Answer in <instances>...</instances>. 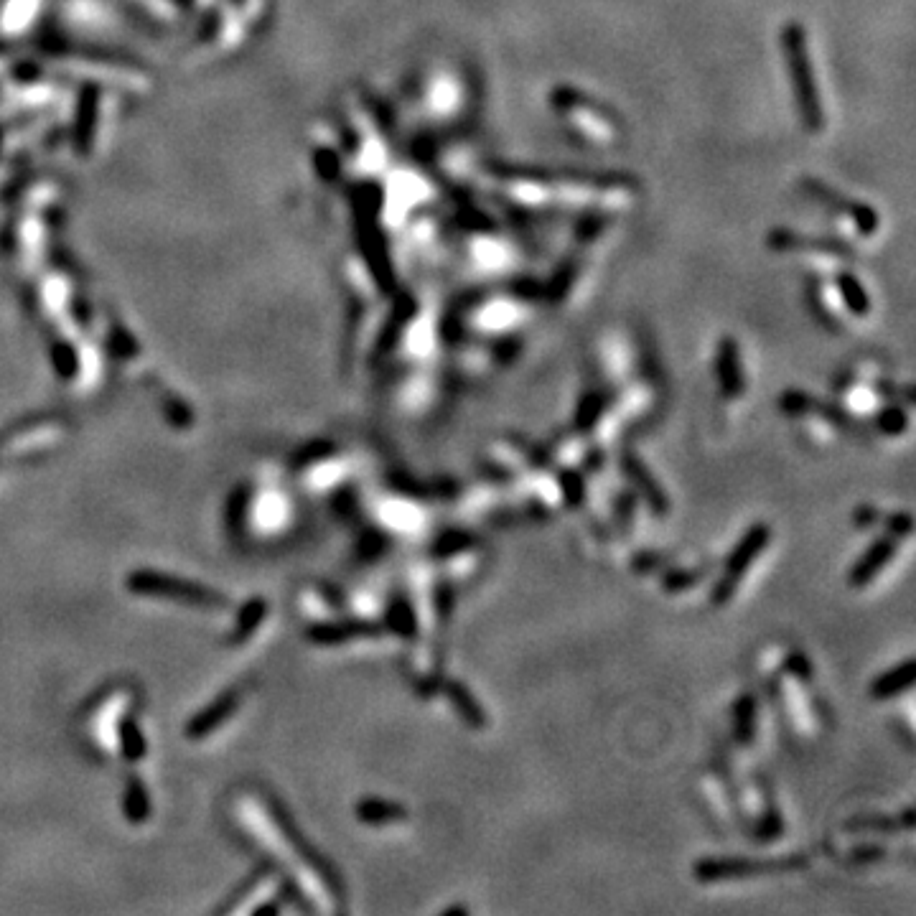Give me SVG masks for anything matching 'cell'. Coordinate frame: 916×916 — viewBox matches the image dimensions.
I'll return each instance as SVG.
<instances>
[{
  "mask_svg": "<svg viewBox=\"0 0 916 916\" xmlns=\"http://www.w3.org/2000/svg\"><path fill=\"white\" fill-rule=\"evenodd\" d=\"M128 588L138 596H151V598H168V601H179V604L189 606H207V609H219L227 606V598L219 596L214 588L199 586V583L184 581V578L174 576H161V573H151V570H138L128 578Z\"/></svg>",
  "mask_w": 916,
  "mask_h": 916,
  "instance_id": "1",
  "label": "cell"
},
{
  "mask_svg": "<svg viewBox=\"0 0 916 916\" xmlns=\"http://www.w3.org/2000/svg\"><path fill=\"white\" fill-rule=\"evenodd\" d=\"M769 540H771V530L766 525L749 527V532L738 540L736 550L728 555L721 581L715 583V588H713L715 604H726V601H731L733 593H736V588H738V583H741L743 576L749 573L751 565L759 560V555L764 553L766 545H769Z\"/></svg>",
  "mask_w": 916,
  "mask_h": 916,
  "instance_id": "2",
  "label": "cell"
},
{
  "mask_svg": "<svg viewBox=\"0 0 916 916\" xmlns=\"http://www.w3.org/2000/svg\"><path fill=\"white\" fill-rule=\"evenodd\" d=\"M802 866V861L797 858H787V861H698L695 863V878L703 883H718V881H731V878H751L761 876V873L771 871H789V868Z\"/></svg>",
  "mask_w": 916,
  "mask_h": 916,
  "instance_id": "3",
  "label": "cell"
},
{
  "mask_svg": "<svg viewBox=\"0 0 916 916\" xmlns=\"http://www.w3.org/2000/svg\"><path fill=\"white\" fill-rule=\"evenodd\" d=\"M621 469H624L626 479L637 486L639 497H642L644 502L654 509V512L660 514V517L662 514H667V507H670V504H667V497H665V492H662V486L657 484V479L649 474L647 466H644L642 461L634 456V453H626V456L621 458Z\"/></svg>",
  "mask_w": 916,
  "mask_h": 916,
  "instance_id": "4",
  "label": "cell"
},
{
  "mask_svg": "<svg viewBox=\"0 0 916 916\" xmlns=\"http://www.w3.org/2000/svg\"><path fill=\"white\" fill-rule=\"evenodd\" d=\"M894 553H896V542L891 535L873 542L871 548L866 550V555H863V558L853 565V570H850V578H848L850 586H855V588L868 586V583H871L873 578H876L878 573L889 565V560L894 558Z\"/></svg>",
  "mask_w": 916,
  "mask_h": 916,
  "instance_id": "5",
  "label": "cell"
},
{
  "mask_svg": "<svg viewBox=\"0 0 916 916\" xmlns=\"http://www.w3.org/2000/svg\"><path fill=\"white\" fill-rule=\"evenodd\" d=\"M237 703H240V693H237V690H227V693L219 695V698L214 700V703L209 705L207 710H202V713L196 715L194 721H191L189 726H186V733H189V738L209 736V733H212L214 728L222 726V723L227 721L229 715L235 713Z\"/></svg>",
  "mask_w": 916,
  "mask_h": 916,
  "instance_id": "6",
  "label": "cell"
},
{
  "mask_svg": "<svg viewBox=\"0 0 916 916\" xmlns=\"http://www.w3.org/2000/svg\"><path fill=\"white\" fill-rule=\"evenodd\" d=\"M911 687H914V660H904L901 665L891 667L881 677H876L868 693L873 700H894L909 693Z\"/></svg>",
  "mask_w": 916,
  "mask_h": 916,
  "instance_id": "7",
  "label": "cell"
},
{
  "mask_svg": "<svg viewBox=\"0 0 916 916\" xmlns=\"http://www.w3.org/2000/svg\"><path fill=\"white\" fill-rule=\"evenodd\" d=\"M377 634H380V626H375V624H364V621H344V624L316 626V629H311L308 637L319 644H341V642H352V639H362V637H377Z\"/></svg>",
  "mask_w": 916,
  "mask_h": 916,
  "instance_id": "8",
  "label": "cell"
},
{
  "mask_svg": "<svg viewBox=\"0 0 916 916\" xmlns=\"http://www.w3.org/2000/svg\"><path fill=\"white\" fill-rule=\"evenodd\" d=\"M357 817L367 825H392V822H403L408 817L405 807H400L397 802H387V799L367 797L357 805Z\"/></svg>",
  "mask_w": 916,
  "mask_h": 916,
  "instance_id": "9",
  "label": "cell"
},
{
  "mask_svg": "<svg viewBox=\"0 0 916 916\" xmlns=\"http://www.w3.org/2000/svg\"><path fill=\"white\" fill-rule=\"evenodd\" d=\"M446 698L451 700L453 708H456V713L461 715L469 726H474V728L486 726V715H484V710H481L479 700H476L474 695H471V690H466L461 682H453V680L448 682Z\"/></svg>",
  "mask_w": 916,
  "mask_h": 916,
  "instance_id": "10",
  "label": "cell"
},
{
  "mask_svg": "<svg viewBox=\"0 0 916 916\" xmlns=\"http://www.w3.org/2000/svg\"><path fill=\"white\" fill-rule=\"evenodd\" d=\"M718 375H721V385L723 392L728 397H738L743 392V377H741V364H738V352L736 344H726L721 352V369H718Z\"/></svg>",
  "mask_w": 916,
  "mask_h": 916,
  "instance_id": "11",
  "label": "cell"
},
{
  "mask_svg": "<svg viewBox=\"0 0 916 916\" xmlns=\"http://www.w3.org/2000/svg\"><path fill=\"white\" fill-rule=\"evenodd\" d=\"M125 812H128L130 822H146L151 805H148V792L138 779H130L128 789H125Z\"/></svg>",
  "mask_w": 916,
  "mask_h": 916,
  "instance_id": "12",
  "label": "cell"
},
{
  "mask_svg": "<svg viewBox=\"0 0 916 916\" xmlns=\"http://www.w3.org/2000/svg\"><path fill=\"white\" fill-rule=\"evenodd\" d=\"M265 614H268V604H265V601H260V598L250 601V604L242 609L240 619H237L235 637H232V642H242L245 637H250L252 629H255V626L265 619Z\"/></svg>",
  "mask_w": 916,
  "mask_h": 916,
  "instance_id": "13",
  "label": "cell"
},
{
  "mask_svg": "<svg viewBox=\"0 0 916 916\" xmlns=\"http://www.w3.org/2000/svg\"><path fill=\"white\" fill-rule=\"evenodd\" d=\"M754 726H756V703L751 698H741L736 703V723H733V731H736L738 741L749 743L751 736H754Z\"/></svg>",
  "mask_w": 916,
  "mask_h": 916,
  "instance_id": "14",
  "label": "cell"
},
{
  "mask_svg": "<svg viewBox=\"0 0 916 916\" xmlns=\"http://www.w3.org/2000/svg\"><path fill=\"white\" fill-rule=\"evenodd\" d=\"M120 743H123V751L130 761H138L146 756V738L138 731L135 721L120 723Z\"/></svg>",
  "mask_w": 916,
  "mask_h": 916,
  "instance_id": "15",
  "label": "cell"
},
{
  "mask_svg": "<svg viewBox=\"0 0 916 916\" xmlns=\"http://www.w3.org/2000/svg\"><path fill=\"white\" fill-rule=\"evenodd\" d=\"M390 616H392L390 626L395 629L397 634H403V637H410V634L415 632V616H413V611H410L408 604H395V606H392V614Z\"/></svg>",
  "mask_w": 916,
  "mask_h": 916,
  "instance_id": "16",
  "label": "cell"
},
{
  "mask_svg": "<svg viewBox=\"0 0 916 916\" xmlns=\"http://www.w3.org/2000/svg\"><path fill=\"white\" fill-rule=\"evenodd\" d=\"M878 428H881L886 436H901V433L906 431V415L901 413L899 408L883 410V413L878 415Z\"/></svg>",
  "mask_w": 916,
  "mask_h": 916,
  "instance_id": "17",
  "label": "cell"
},
{
  "mask_svg": "<svg viewBox=\"0 0 916 916\" xmlns=\"http://www.w3.org/2000/svg\"><path fill=\"white\" fill-rule=\"evenodd\" d=\"M563 494L568 499V504H578L583 499V479L576 471L563 474Z\"/></svg>",
  "mask_w": 916,
  "mask_h": 916,
  "instance_id": "18",
  "label": "cell"
},
{
  "mask_svg": "<svg viewBox=\"0 0 916 916\" xmlns=\"http://www.w3.org/2000/svg\"><path fill=\"white\" fill-rule=\"evenodd\" d=\"M601 410H604V403H601L598 397H588L586 403L581 405V413H578V425H583V431H586L588 425L596 423L598 415H601Z\"/></svg>",
  "mask_w": 916,
  "mask_h": 916,
  "instance_id": "19",
  "label": "cell"
},
{
  "mask_svg": "<svg viewBox=\"0 0 916 916\" xmlns=\"http://www.w3.org/2000/svg\"><path fill=\"white\" fill-rule=\"evenodd\" d=\"M695 581H700V573H682V570H667L665 588H672V591H680V588H685V586H693Z\"/></svg>",
  "mask_w": 916,
  "mask_h": 916,
  "instance_id": "20",
  "label": "cell"
},
{
  "mask_svg": "<svg viewBox=\"0 0 916 916\" xmlns=\"http://www.w3.org/2000/svg\"><path fill=\"white\" fill-rule=\"evenodd\" d=\"M909 532H911V514H906V512L894 514V517L889 520V535L899 540V537H906Z\"/></svg>",
  "mask_w": 916,
  "mask_h": 916,
  "instance_id": "21",
  "label": "cell"
}]
</instances>
